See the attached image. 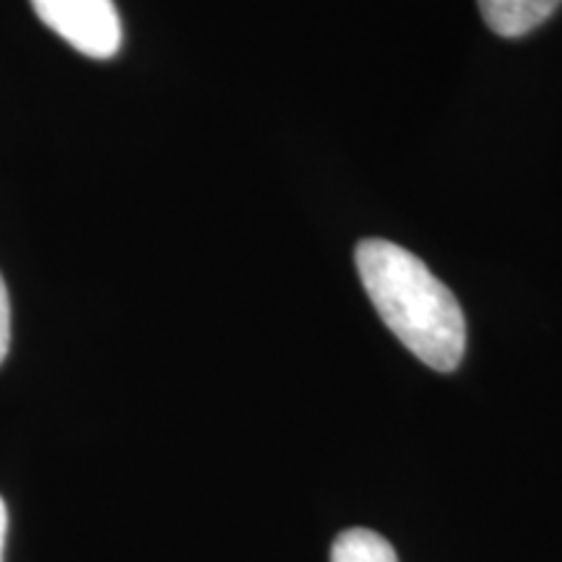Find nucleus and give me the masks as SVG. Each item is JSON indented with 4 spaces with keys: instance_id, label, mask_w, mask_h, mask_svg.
I'll return each instance as SVG.
<instances>
[{
    "instance_id": "5",
    "label": "nucleus",
    "mask_w": 562,
    "mask_h": 562,
    "mask_svg": "<svg viewBox=\"0 0 562 562\" xmlns=\"http://www.w3.org/2000/svg\"><path fill=\"white\" fill-rule=\"evenodd\" d=\"M11 347V300L9 290H5V281L0 277V364H3L5 355Z\"/></svg>"
},
{
    "instance_id": "3",
    "label": "nucleus",
    "mask_w": 562,
    "mask_h": 562,
    "mask_svg": "<svg viewBox=\"0 0 562 562\" xmlns=\"http://www.w3.org/2000/svg\"><path fill=\"white\" fill-rule=\"evenodd\" d=\"M484 24L501 37H524L542 26L562 0H476Z\"/></svg>"
},
{
    "instance_id": "4",
    "label": "nucleus",
    "mask_w": 562,
    "mask_h": 562,
    "mask_svg": "<svg viewBox=\"0 0 562 562\" xmlns=\"http://www.w3.org/2000/svg\"><path fill=\"white\" fill-rule=\"evenodd\" d=\"M331 562H398L396 550L381 533L370 529H349L336 537Z\"/></svg>"
},
{
    "instance_id": "1",
    "label": "nucleus",
    "mask_w": 562,
    "mask_h": 562,
    "mask_svg": "<svg viewBox=\"0 0 562 562\" xmlns=\"http://www.w3.org/2000/svg\"><path fill=\"white\" fill-rule=\"evenodd\" d=\"M364 292L391 334L417 360L453 372L467 355V318L435 273L402 245L368 237L355 250Z\"/></svg>"
},
{
    "instance_id": "6",
    "label": "nucleus",
    "mask_w": 562,
    "mask_h": 562,
    "mask_svg": "<svg viewBox=\"0 0 562 562\" xmlns=\"http://www.w3.org/2000/svg\"><path fill=\"white\" fill-rule=\"evenodd\" d=\"M5 526H9V510H5L3 497H0V562H3V547H5Z\"/></svg>"
},
{
    "instance_id": "2",
    "label": "nucleus",
    "mask_w": 562,
    "mask_h": 562,
    "mask_svg": "<svg viewBox=\"0 0 562 562\" xmlns=\"http://www.w3.org/2000/svg\"><path fill=\"white\" fill-rule=\"evenodd\" d=\"M45 26L89 58L108 60L123 45L115 0H30Z\"/></svg>"
}]
</instances>
